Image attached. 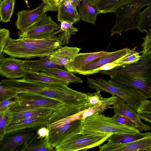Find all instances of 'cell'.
I'll list each match as a JSON object with an SVG mask.
<instances>
[{
  "label": "cell",
  "instance_id": "cell-1",
  "mask_svg": "<svg viewBox=\"0 0 151 151\" xmlns=\"http://www.w3.org/2000/svg\"><path fill=\"white\" fill-rule=\"evenodd\" d=\"M0 83L19 92L42 96L58 100L65 105L84 103L87 97V93L73 90L62 83L31 82L23 78L2 79Z\"/></svg>",
  "mask_w": 151,
  "mask_h": 151
},
{
  "label": "cell",
  "instance_id": "cell-2",
  "mask_svg": "<svg viewBox=\"0 0 151 151\" xmlns=\"http://www.w3.org/2000/svg\"><path fill=\"white\" fill-rule=\"evenodd\" d=\"M58 37L54 34L44 38L34 39L8 37L3 52L11 57L29 59L50 56L62 47Z\"/></svg>",
  "mask_w": 151,
  "mask_h": 151
},
{
  "label": "cell",
  "instance_id": "cell-3",
  "mask_svg": "<svg viewBox=\"0 0 151 151\" xmlns=\"http://www.w3.org/2000/svg\"><path fill=\"white\" fill-rule=\"evenodd\" d=\"M80 112L75 108L62 109L49 118L46 126L49 130V142L54 148L74 135L80 134L82 128Z\"/></svg>",
  "mask_w": 151,
  "mask_h": 151
},
{
  "label": "cell",
  "instance_id": "cell-4",
  "mask_svg": "<svg viewBox=\"0 0 151 151\" xmlns=\"http://www.w3.org/2000/svg\"><path fill=\"white\" fill-rule=\"evenodd\" d=\"M81 123L80 133L84 134L96 133L128 134L140 132L137 128L120 124L111 117L102 114H94L81 120Z\"/></svg>",
  "mask_w": 151,
  "mask_h": 151
},
{
  "label": "cell",
  "instance_id": "cell-5",
  "mask_svg": "<svg viewBox=\"0 0 151 151\" xmlns=\"http://www.w3.org/2000/svg\"><path fill=\"white\" fill-rule=\"evenodd\" d=\"M150 5L151 0H132L118 9L114 12L116 19L110 36L116 34L121 35L123 31L137 29L140 9L144 6Z\"/></svg>",
  "mask_w": 151,
  "mask_h": 151
},
{
  "label": "cell",
  "instance_id": "cell-6",
  "mask_svg": "<svg viewBox=\"0 0 151 151\" xmlns=\"http://www.w3.org/2000/svg\"><path fill=\"white\" fill-rule=\"evenodd\" d=\"M108 81L118 87L136 92L145 99L151 97V73L116 75Z\"/></svg>",
  "mask_w": 151,
  "mask_h": 151
},
{
  "label": "cell",
  "instance_id": "cell-7",
  "mask_svg": "<svg viewBox=\"0 0 151 151\" xmlns=\"http://www.w3.org/2000/svg\"><path fill=\"white\" fill-rule=\"evenodd\" d=\"M113 133H96L84 134H76L59 144L54 148L56 151H86L99 147Z\"/></svg>",
  "mask_w": 151,
  "mask_h": 151
},
{
  "label": "cell",
  "instance_id": "cell-8",
  "mask_svg": "<svg viewBox=\"0 0 151 151\" xmlns=\"http://www.w3.org/2000/svg\"><path fill=\"white\" fill-rule=\"evenodd\" d=\"M86 78V83L90 88L114 95L124 100L136 111L141 102L145 99L136 92L118 87L100 78Z\"/></svg>",
  "mask_w": 151,
  "mask_h": 151
},
{
  "label": "cell",
  "instance_id": "cell-9",
  "mask_svg": "<svg viewBox=\"0 0 151 151\" xmlns=\"http://www.w3.org/2000/svg\"><path fill=\"white\" fill-rule=\"evenodd\" d=\"M39 128H26L6 133L0 140V151H24L28 145L37 138Z\"/></svg>",
  "mask_w": 151,
  "mask_h": 151
},
{
  "label": "cell",
  "instance_id": "cell-10",
  "mask_svg": "<svg viewBox=\"0 0 151 151\" xmlns=\"http://www.w3.org/2000/svg\"><path fill=\"white\" fill-rule=\"evenodd\" d=\"M60 26L52 18L44 13L35 22L18 33L19 38L37 39L51 36Z\"/></svg>",
  "mask_w": 151,
  "mask_h": 151
},
{
  "label": "cell",
  "instance_id": "cell-11",
  "mask_svg": "<svg viewBox=\"0 0 151 151\" xmlns=\"http://www.w3.org/2000/svg\"><path fill=\"white\" fill-rule=\"evenodd\" d=\"M148 73H151V54H142L140 59L136 62L124 64L100 72L101 74L109 75L111 78L116 75Z\"/></svg>",
  "mask_w": 151,
  "mask_h": 151
},
{
  "label": "cell",
  "instance_id": "cell-12",
  "mask_svg": "<svg viewBox=\"0 0 151 151\" xmlns=\"http://www.w3.org/2000/svg\"><path fill=\"white\" fill-rule=\"evenodd\" d=\"M17 96L19 104L33 108L54 109L64 104L56 99L37 94L19 92Z\"/></svg>",
  "mask_w": 151,
  "mask_h": 151
},
{
  "label": "cell",
  "instance_id": "cell-13",
  "mask_svg": "<svg viewBox=\"0 0 151 151\" xmlns=\"http://www.w3.org/2000/svg\"><path fill=\"white\" fill-rule=\"evenodd\" d=\"M99 147V151H151V136L125 143H116L108 141Z\"/></svg>",
  "mask_w": 151,
  "mask_h": 151
},
{
  "label": "cell",
  "instance_id": "cell-14",
  "mask_svg": "<svg viewBox=\"0 0 151 151\" xmlns=\"http://www.w3.org/2000/svg\"><path fill=\"white\" fill-rule=\"evenodd\" d=\"M131 50L126 48L114 52L106 56L101 57L88 63L75 71L74 73L89 75L93 70L99 68L107 63H111L125 55Z\"/></svg>",
  "mask_w": 151,
  "mask_h": 151
},
{
  "label": "cell",
  "instance_id": "cell-15",
  "mask_svg": "<svg viewBox=\"0 0 151 151\" xmlns=\"http://www.w3.org/2000/svg\"><path fill=\"white\" fill-rule=\"evenodd\" d=\"M25 69L22 60L4 57L0 60V75L8 79L23 77Z\"/></svg>",
  "mask_w": 151,
  "mask_h": 151
},
{
  "label": "cell",
  "instance_id": "cell-16",
  "mask_svg": "<svg viewBox=\"0 0 151 151\" xmlns=\"http://www.w3.org/2000/svg\"><path fill=\"white\" fill-rule=\"evenodd\" d=\"M18 102L8 109L11 117V121L21 120L35 116L46 115L52 112L57 109H35L27 105L19 104Z\"/></svg>",
  "mask_w": 151,
  "mask_h": 151
},
{
  "label": "cell",
  "instance_id": "cell-17",
  "mask_svg": "<svg viewBox=\"0 0 151 151\" xmlns=\"http://www.w3.org/2000/svg\"><path fill=\"white\" fill-rule=\"evenodd\" d=\"M114 114H117L130 119L136 124L140 132L151 129L150 126L142 123L138 118L136 111L131 107L123 100L118 97L116 102L112 105Z\"/></svg>",
  "mask_w": 151,
  "mask_h": 151
},
{
  "label": "cell",
  "instance_id": "cell-18",
  "mask_svg": "<svg viewBox=\"0 0 151 151\" xmlns=\"http://www.w3.org/2000/svg\"><path fill=\"white\" fill-rule=\"evenodd\" d=\"M45 5L42 1L36 8L33 10H24L19 11L15 26L21 30L35 22L44 13Z\"/></svg>",
  "mask_w": 151,
  "mask_h": 151
},
{
  "label": "cell",
  "instance_id": "cell-19",
  "mask_svg": "<svg viewBox=\"0 0 151 151\" xmlns=\"http://www.w3.org/2000/svg\"><path fill=\"white\" fill-rule=\"evenodd\" d=\"M52 113L46 115L33 116L23 119L12 121L8 125L6 133L26 128L47 127V121Z\"/></svg>",
  "mask_w": 151,
  "mask_h": 151
},
{
  "label": "cell",
  "instance_id": "cell-20",
  "mask_svg": "<svg viewBox=\"0 0 151 151\" xmlns=\"http://www.w3.org/2000/svg\"><path fill=\"white\" fill-rule=\"evenodd\" d=\"M81 49L77 47H62L50 55L48 60L56 65L64 66L73 61Z\"/></svg>",
  "mask_w": 151,
  "mask_h": 151
},
{
  "label": "cell",
  "instance_id": "cell-21",
  "mask_svg": "<svg viewBox=\"0 0 151 151\" xmlns=\"http://www.w3.org/2000/svg\"><path fill=\"white\" fill-rule=\"evenodd\" d=\"M106 51L86 53H78L73 62L64 66L65 69L73 73L76 70L85 64L111 53Z\"/></svg>",
  "mask_w": 151,
  "mask_h": 151
},
{
  "label": "cell",
  "instance_id": "cell-22",
  "mask_svg": "<svg viewBox=\"0 0 151 151\" xmlns=\"http://www.w3.org/2000/svg\"><path fill=\"white\" fill-rule=\"evenodd\" d=\"M23 78L24 80L31 82L45 83H58L69 85L70 83L66 80L50 76L42 72H38L25 69Z\"/></svg>",
  "mask_w": 151,
  "mask_h": 151
},
{
  "label": "cell",
  "instance_id": "cell-23",
  "mask_svg": "<svg viewBox=\"0 0 151 151\" xmlns=\"http://www.w3.org/2000/svg\"><path fill=\"white\" fill-rule=\"evenodd\" d=\"M117 98V96L111 95V96L110 97L104 98L100 104L80 111L81 119H84L94 114H102L105 110L111 108V106L116 102Z\"/></svg>",
  "mask_w": 151,
  "mask_h": 151
},
{
  "label": "cell",
  "instance_id": "cell-24",
  "mask_svg": "<svg viewBox=\"0 0 151 151\" xmlns=\"http://www.w3.org/2000/svg\"><path fill=\"white\" fill-rule=\"evenodd\" d=\"M57 11V21L60 22L62 21H65L70 22L74 24L81 19L77 7L66 6L61 2L59 4Z\"/></svg>",
  "mask_w": 151,
  "mask_h": 151
},
{
  "label": "cell",
  "instance_id": "cell-25",
  "mask_svg": "<svg viewBox=\"0 0 151 151\" xmlns=\"http://www.w3.org/2000/svg\"><path fill=\"white\" fill-rule=\"evenodd\" d=\"M78 12L81 19L84 22L95 24L97 15L99 11L95 6L89 4L88 0H83L78 7Z\"/></svg>",
  "mask_w": 151,
  "mask_h": 151
},
{
  "label": "cell",
  "instance_id": "cell-26",
  "mask_svg": "<svg viewBox=\"0 0 151 151\" xmlns=\"http://www.w3.org/2000/svg\"><path fill=\"white\" fill-rule=\"evenodd\" d=\"M42 72L69 82L70 83H82L83 81L74 74L67 70L58 67H53L46 68L42 71Z\"/></svg>",
  "mask_w": 151,
  "mask_h": 151
},
{
  "label": "cell",
  "instance_id": "cell-27",
  "mask_svg": "<svg viewBox=\"0 0 151 151\" xmlns=\"http://www.w3.org/2000/svg\"><path fill=\"white\" fill-rule=\"evenodd\" d=\"M49 56L35 60H23V65L25 69L34 71H42L47 68L56 67L63 68V66L56 65L48 60Z\"/></svg>",
  "mask_w": 151,
  "mask_h": 151
},
{
  "label": "cell",
  "instance_id": "cell-28",
  "mask_svg": "<svg viewBox=\"0 0 151 151\" xmlns=\"http://www.w3.org/2000/svg\"><path fill=\"white\" fill-rule=\"evenodd\" d=\"M60 29L54 34L58 35V39L62 45H68L70 41L71 36L76 34L77 28L74 27L73 23L70 22L62 21L60 22Z\"/></svg>",
  "mask_w": 151,
  "mask_h": 151
},
{
  "label": "cell",
  "instance_id": "cell-29",
  "mask_svg": "<svg viewBox=\"0 0 151 151\" xmlns=\"http://www.w3.org/2000/svg\"><path fill=\"white\" fill-rule=\"evenodd\" d=\"M132 0H98L95 6L100 13L114 12L118 9Z\"/></svg>",
  "mask_w": 151,
  "mask_h": 151
},
{
  "label": "cell",
  "instance_id": "cell-30",
  "mask_svg": "<svg viewBox=\"0 0 151 151\" xmlns=\"http://www.w3.org/2000/svg\"><path fill=\"white\" fill-rule=\"evenodd\" d=\"M149 136H151L150 132L144 133L139 132L128 134H112L108 138L107 141L116 143H125Z\"/></svg>",
  "mask_w": 151,
  "mask_h": 151
},
{
  "label": "cell",
  "instance_id": "cell-31",
  "mask_svg": "<svg viewBox=\"0 0 151 151\" xmlns=\"http://www.w3.org/2000/svg\"><path fill=\"white\" fill-rule=\"evenodd\" d=\"M137 29L141 32H145L147 34L151 33V5L140 12Z\"/></svg>",
  "mask_w": 151,
  "mask_h": 151
},
{
  "label": "cell",
  "instance_id": "cell-32",
  "mask_svg": "<svg viewBox=\"0 0 151 151\" xmlns=\"http://www.w3.org/2000/svg\"><path fill=\"white\" fill-rule=\"evenodd\" d=\"M54 149L49 142L48 136L42 139L36 138L28 145L24 151H52Z\"/></svg>",
  "mask_w": 151,
  "mask_h": 151
},
{
  "label": "cell",
  "instance_id": "cell-33",
  "mask_svg": "<svg viewBox=\"0 0 151 151\" xmlns=\"http://www.w3.org/2000/svg\"><path fill=\"white\" fill-rule=\"evenodd\" d=\"M0 2L1 21L7 23L10 21L13 12L15 0H1Z\"/></svg>",
  "mask_w": 151,
  "mask_h": 151
},
{
  "label": "cell",
  "instance_id": "cell-34",
  "mask_svg": "<svg viewBox=\"0 0 151 151\" xmlns=\"http://www.w3.org/2000/svg\"><path fill=\"white\" fill-rule=\"evenodd\" d=\"M96 91V92L93 93H86L87 97L84 104L85 109L100 104L104 100V98L100 93L101 91L99 90Z\"/></svg>",
  "mask_w": 151,
  "mask_h": 151
},
{
  "label": "cell",
  "instance_id": "cell-35",
  "mask_svg": "<svg viewBox=\"0 0 151 151\" xmlns=\"http://www.w3.org/2000/svg\"><path fill=\"white\" fill-rule=\"evenodd\" d=\"M137 47V46L134 47L127 54L113 62L117 64L124 65L131 64L138 61L140 58L141 55H139V52L135 51Z\"/></svg>",
  "mask_w": 151,
  "mask_h": 151
},
{
  "label": "cell",
  "instance_id": "cell-36",
  "mask_svg": "<svg viewBox=\"0 0 151 151\" xmlns=\"http://www.w3.org/2000/svg\"><path fill=\"white\" fill-rule=\"evenodd\" d=\"M11 120V115L7 110L0 112V140L6 133Z\"/></svg>",
  "mask_w": 151,
  "mask_h": 151
},
{
  "label": "cell",
  "instance_id": "cell-37",
  "mask_svg": "<svg viewBox=\"0 0 151 151\" xmlns=\"http://www.w3.org/2000/svg\"><path fill=\"white\" fill-rule=\"evenodd\" d=\"M19 93L15 90L0 84V102L16 96Z\"/></svg>",
  "mask_w": 151,
  "mask_h": 151
},
{
  "label": "cell",
  "instance_id": "cell-38",
  "mask_svg": "<svg viewBox=\"0 0 151 151\" xmlns=\"http://www.w3.org/2000/svg\"><path fill=\"white\" fill-rule=\"evenodd\" d=\"M111 117L114 120L120 124L137 128L136 124L133 121L124 116L116 114H114Z\"/></svg>",
  "mask_w": 151,
  "mask_h": 151
},
{
  "label": "cell",
  "instance_id": "cell-39",
  "mask_svg": "<svg viewBox=\"0 0 151 151\" xmlns=\"http://www.w3.org/2000/svg\"><path fill=\"white\" fill-rule=\"evenodd\" d=\"M9 31L5 28H0V60L4 57L3 49L7 40L10 36Z\"/></svg>",
  "mask_w": 151,
  "mask_h": 151
},
{
  "label": "cell",
  "instance_id": "cell-40",
  "mask_svg": "<svg viewBox=\"0 0 151 151\" xmlns=\"http://www.w3.org/2000/svg\"><path fill=\"white\" fill-rule=\"evenodd\" d=\"M144 42L141 44L143 50L139 52L142 54H151V33L147 34L145 37L143 38Z\"/></svg>",
  "mask_w": 151,
  "mask_h": 151
},
{
  "label": "cell",
  "instance_id": "cell-41",
  "mask_svg": "<svg viewBox=\"0 0 151 151\" xmlns=\"http://www.w3.org/2000/svg\"><path fill=\"white\" fill-rule=\"evenodd\" d=\"M18 101V99L16 96L0 102V112L8 109L11 106Z\"/></svg>",
  "mask_w": 151,
  "mask_h": 151
},
{
  "label": "cell",
  "instance_id": "cell-42",
  "mask_svg": "<svg viewBox=\"0 0 151 151\" xmlns=\"http://www.w3.org/2000/svg\"><path fill=\"white\" fill-rule=\"evenodd\" d=\"M137 113H151V101L147 99L142 100L136 110Z\"/></svg>",
  "mask_w": 151,
  "mask_h": 151
},
{
  "label": "cell",
  "instance_id": "cell-43",
  "mask_svg": "<svg viewBox=\"0 0 151 151\" xmlns=\"http://www.w3.org/2000/svg\"><path fill=\"white\" fill-rule=\"evenodd\" d=\"M123 65L116 64L113 62L107 63L101 67L93 70L89 74V75L100 73L102 71L111 69L115 67Z\"/></svg>",
  "mask_w": 151,
  "mask_h": 151
},
{
  "label": "cell",
  "instance_id": "cell-44",
  "mask_svg": "<svg viewBox=\"0 0 151 151\" xmlns=\"http://www.w3.org/2000/svg\"><path fill=\"white\" fill-rule=\"evenodd\" d=\"M45 4V11H57L58 6L54 2L53 0H43Z\"/></svg>",
  "mask_w": 151,
  "mask_h": 151
},
{
  "label": "cell",
  "instance_id": "cell-45",
  "mask_svg": "<svg viewBox=\"0 0 151 151\" xmlns=\"http://www.w3.org/2000/svg\"><path fill=\"white\" fill-rule=\"evenodd\" d=\"M49 130L47 127L39 128L37 132V139H42L49 136Z\"/></svg>",
  "mask_w": 151,
  "mask_h": 151
},
{
  "label": "cell",
  "instance_id": "cell-46",
  "mask_svg": "<svg viewBox=\"0 0 151 151\" xmlns=\"http://www.w3.org/2000/svg\"><path fill=\"white\" fill-rule=\"evenodd\" d=\"M138 118L146 122L151 124V113H137Z\"/></svg>",
  "mask_w": 151,
  "mask_h": 151
},
{
  "label": "cell",
  "instance_id": "cell-47",
  "mask_svg": "<svg viewBox=\"0 0 151 151\" xmlns=\"http://www.w3.org/2000/svg\"><path fill=\"white\" fill-rule=\"evenodd\" d=\"M73 3L74 6L77 7V6L79 7L80 4L81 2L83 0H70Z\"/></svg>",
  "mask_w": 151,
  "mask_h": 151
},
{
  "label": "cell",
  "instance_id": "cell-48",
  "mask_svg": "<svg viewBox=\"0 0 151 151\" xmlns=\"http://www.w3.org/2000/svg\"><path fill=\"white\" fill-rule=\"evenodd\" d=\"M98 0H88L89 4L93 6H95V3Z\"/></svg>",
  "mask_w": 151,
  "mask_h": 151
},
{
  "label": "cell",
  "instance_id": "cell-49",
  "mask_svg": "<svg viewBox=\"0 0 151 151\" xmlns=\"http://www.w3.org/2000/svg\"><path fill=\"white\" fill-rule=\"evenodd\" d=\"M42 1H43V0H41Z\"/></svg>",
  "mask_w": 151,
  "mask_h": 151
},
{
  "label": "cell",
  "instance_id": "cell-50",
  "mask_svg": "<svg viewBox=\"0 0 151 151\" xmlns=\"http://www.w3.org/2000/svg\"><path fill=\"white\" fill-rule=\"evenodd\" d=\"M1 21V20H0V22Z\"/></svg>",
  "mask_w": 151,
  "mask_h": 151
},
{
  "label": "cell",
  "instance_id": "cell-51",
  "mask_svg": "<svg viewBox=\"0 0 151 151\" xmlns=\"http://www.w3.org/2000/svg\"><path fill=\"white\" fill-rule=\"evenodd\" d=\"M1 0H0V1H1Z\"/></svg>",
  "mask_w": 151,
  "mask_h": 151
}]
</instances>
